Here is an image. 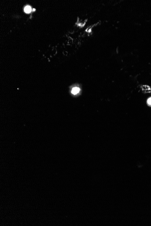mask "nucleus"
Listing matches in <instances>:
<instances>
[{
  "instance_id": "obj_1",
  "label": "nucleus",
  "mask_w": 151,
  "mask_h": 226,
  "mask_svg": "<svg viewBox=\"0 0 151 226\" xmlns=\"http://www.w3.org/2000/svg\"><path fill=\"white\" fill-rule=\"evenodd\" d=\"M79 91H80V89H79V88L75 87V88H73L72 89V93L74 95H76V94L78 93Z\"/></svg>"
},
{
  "instance_id": "obj_2",
  "label": "nucleus",
  "mask_w": 151,
  "mask_h": 226,
  "mask_svg": "<svg viewBox=\"0 0 151 226\" xmlns=\"http://www.w3.org/2000/svg\"><path fill=\"white\" fill-rule=\"evenodd\" d=\"M24 11L26 13H30L32 11V8L29 6H27L25 7Z\"/></svg>"
},
{
  "instance_id": "obj_3",
  "label": "nucleus",
  "mask_w": 151,
  "mask_h": 226,
  "mask_svg": "<svg viewBox=\"0 0 151 226\" xmlns=\"http://www.w3.org/2000/svg\"><path fill=\"white\" fill-rule=\"evenodd\" d=\"M148 103L149 105H151V98H150L148 99Z\"/></svg>"
}]
</instances>
